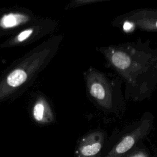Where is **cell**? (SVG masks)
<instances>
[{
    "instance_id": "obj_2",
    "label": "cell",
    "mask_w": 157,
    "mask_h": 157,
    "mask_svg": "<svg viewBox=\"0 0 157 157\" xmlns=\"http://www.w3.org/2000/svg\"><path fill=\"white\" fill-rule=\"evenodd\" d=\"M86 94L90 101L105 114L122 115L126 104L122 80L116 74L102 72L90 67L83 73Z\"/></svg>"
},
{
    "instance_id": "obj_4",
    "label": "cell",
    "mask_w": 157,
    "mask_h": 157,
    "mask_svg": "<svg viewBox=\"0 0 157 157\" xmlns=\"http://www.w3.org/2000/svg\"><path fill=\"white\" fill-rule=\"evenodd\" d=\"M157 10L156 9H138L117 17L112 25L128 33L136 29L147 31L157 29Z\"/></svg>"
},
{
    "instance_id": "obj_3",
    "label": "cell",
    "mask_w": 157,
    "mask_h": 157,
    "mask_svg": "<svg viewBox=\"0 0 157 157\" xmlns=\"http://www.w3.org/2000/svg\"><path fill=\"white\" fill-rule=\"evenodd\" d=\"M154 116L146 112L118 135L110 137L109 146L102 157H123L140 141L147 139L153 129Z\"/></svg>"
},
{
    "instance_id": "obj_8",
    "label": "cell",
    "mask_w": 157,
    "mask_h": 157,
    "mask_svg": "<svg viewBox=\"0 0 157 157\" xmlns=\"http://www.w3.org/2000/svg\"><path fill=\"white\" fill-rule=\"evenodd\" d=\"M34 15L23 13H10L5 15L0 21V26L5 29H9L33 22L37 20Z\"/></svg>"
},
{
    "instance_id": "obj_1",
    "label": "cell",
    "mask_w": 157,
    "mask_h": 157,
    "mask_svg": "<svg viewBox=\"0 0 157 157\" xmlns=\"http://www.w3.org/2000/svg\"><path fill=\"white\" fill-rule=\"evenodd\" d=\"M105 66L124 83V98L140 101L151 96L157 85V49L149 41H136L98 47Z\"/></svg>"
},
{
    "instance_id": "obj_7",
    "label": "cell",
    "mask_w": 157,
    "mask_h": 157,
    "mask_svg": "<svg viewBox=\"0 0 157 157\" xmlns=\"http://www.w3.org/2000/svg\"><path fill=\"white\" fill-rule=\"evenodd\" d=\"M31 115L35 123L41 126L54 123L56 114L49 99L44 94L36 96L31 108Z\"/></svg>"
},
{
    "instance_id": "obj_10",
    "label": "cell",
    "mask_w": 157,
    "mask_h": 157,
    "mask_svg": "<svg viewBox=\"0 0 157 157\" xmlns=\"http://www.w3.org/2000/svg\"><path fill=\"white\" fill-rule=\"evenodd\" d=\"M104 1V0H72L65 7L66 9L75 8L77 7H80L83 5H87L90 4L96 3Z\"/></svg>"
},
{
    "instance_id": "obj_9",
    "label": "cell",
    "mask_w": 157,
    "mask_h": 157,
    "mask_svg": "<svg viewBox=\"0 0 157 157\" xmlns=\"http://www.w3.org/2000/svg\"><path fill=\"white\" fill-rule=\"evenodd\" d=\"M123 157H156V150L152 152L143 140L137 143Z\"/></svg>"
},
{
    "instance_id": "obj_5",
    "label": "cell",
    "mask_w": 157,
    "mask_h": 157,
    "mask_svg": "<svg viewBox=\"0 0 157 157\" xmlns=\"http://www.w3.org/2000/svg\"><path fill=\"white\" fill-rule=\"evenodd\" d=\"M109 144L110 137L105 130H90L78 140L74 157H102Z\"/></svg>"
},
{
    "instance_id": "obj_6",
    "label": "cell",
    "mask_w": 157,
    "mask_h": 157,
    "mask_svg": "<svg viewBox=\"0 0 157 157\" xmlns=\"http://www.w3.org/2000/svg\"><path fill=\"white\" fill-rule=\"evenodd\" d=\"M56 20L48 18H38L26 29L20 32L15 39L18 44L31 42L42 39L48 34H53L57 28Z\"/></svg>"
}]
</instances>
